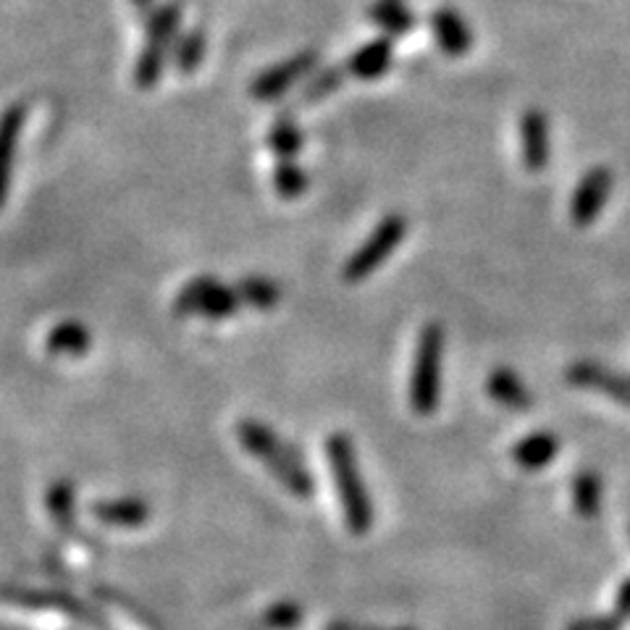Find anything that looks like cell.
<instances>
[{
    "instance_id": "1",
    "label": "cell",
    "mask_w": 630,
    "mask_h": 630,
    "mask_svg": "<svg viewBox=\"0 0 630 630\" xmlns=\"http://www.w3.org/2000/svg\"><path fill=\"white\" fill-rule=\"evenodd\" d=\"M237 439H240L244 453L257 457L287 492L302 496V500H308L316 492L313 476L305 468L300 449L289 447L276 431L263 426L261 421H250L248 417V421L237 426Z\"/></svg>"
},
{
    "instance_id": "2",
    "label": "cell",
    "mask_w": 630,
    "mask_h": 630,
    "mask_svg": "<svg viewBox=\"0 0 630 630\" xmlns=\"http://www.w3.org/2000/svg\"><path fill=\"white\" fill-rule=\"evenodd\" d=\"M327 460L331 476H334L336 492H340L344 523H347V528L357 536L368 534L370 526H374V507H370L366 481H363L360 466H357L353 439H350L347 434H342V431L329 434Z\"/></svg>"
},
{
    "instance_id": "3",
    "label": "cell",
    "mask_w": 630,
    "mask_h": 630,
    "mask_svg": "<svg viewBox=\"0 0 630 630\" xmlns=\"http://www.w3.org/2000/svg\"><path fill=\"white\" fill-rule=\"evenodd\" d=\"M444 327L426 323L417 331L413 368H410V408L415 415H431L442 400V374H444Z\"/></svg>"
},
{
    "instance_id": "4",
    "label": "cell",
    "mask_w": 630,
    "mask_h": 630,
    "mask_svg": "<svg viewBox=\"0 0 630 630\" xmlns=\"http://www.w3.org/2000/svg\"><path fill=\"white\" fill-rule=\"evenodd\" d=\"M408 237V218L400 214L383 216L376 224V229L370 231V237L353 252L347 263H344V282L347 284H360L368 276H374L383 263L389 261L391 252H394Z\"/></svg>"
},
{
    "instance_id": "5",
    "label": "cell",
    "mask_w": 630,
    "mask_h": 630,
    "mask_svg": "<svg viewBox=\"0 0 630 630\" xmlns=\"http://www.w3.org/2000/svg\"><path fill=\"white\" fill-rule=\"evenodd\" d=\"M240 295L237 289L227 287L214 276H197L190 284H184L182 291L176 295L174 310L179 316H203L214 318V321H224L240 310Z\"/></svg>"
},
{
    "instance_id": "6",
    "label": "cell",
    "mask_w": 630,
    "mask_h": 630,
    "mask_svg": "<svg viewBox=\"0 0 630 630\" xmlns=\"http://www.w3.org/2000/svg\"><path fill=\"white\" fill-rule=\"evenodd\" d=\"M615 187V174L607 165H594L586 174L581 176V182L575 184L573 201H570V221L579 229L592 227L596 218L602 216L605 205L612 195Z\"/></svg>"
},
{
    "instance_id": "7",
    "label": "cell",
    "mask_w": 630,
    "mask_h": 630,
    "mask_svg": "<svg viewBox=\"0 0 630 630\" xmlns=\"http://www.w3.org/2000/svg\"><path fill=\"white\" fill-rule=\"evenodd\" d=\"M517 139H520V161L530 174L547 171L552 161V129L549 116L539 108H530L517 122Z\"/></svg>"
},
{
    "instance_id": "8",
    "label": "cell",
    "mask_w": 630,
    "mask_h": 630,
    "mask_svg": "<svg viewBox=\"0 0 630 630\" xmlns=\"http://www.w3.org/2000/svg\"><path fill=\"white\" fill-rule=\"evenodd\" d=\"M316 64L318 56L313 50L297 53V56H291L289 61L265 69L263 75L250 84V95L255 98V101H274V98H282L284 92L295 88L300 79L308 77L310 71L316 69Z\"/></svg>"
},
{
    "instance_id": "9",
    "label": "cell",
    "mask_w": 630,
    "mask_h": 630,
    "mask_svg": "<svg viewBox=\"0 0 630 630\" xmlns=\"http://www.w3.org/2000/svg\"><path fill=\"white\" fill-rule=\"evenodd\" d=\"M568 381L579 389H592L630 410V378L615 374L594 360H579L568 368Z\"/></svg>"
},
{
    "instance_id": "10",
    "label": "cell",
    "mask_w": 630,
    "mask_h": 630,
    "mask_svg": "<svg viewBox=\"0 0 630 630\" xmlns=\"http://www.w3.org/2000/svg\"><path fill=\"white\" fill-rule=\"evenodd\" d=\"M24 105H11L3 116H0V208L5 205L11 187V174H13V156H16V142L22 135L24 126Z\"/></svg>"
},
{
    "instance_id": "11",
    "label": "cell",
    "mask_w": 630,
    "mask_h": 630,
    "mask_svg": "<svg viewBox=\"0 0 630 630\" xmlns=\"http://www.w3.org/2000/svg\"><path fill=\"white\" fill-rule=\"evenodd\" d=\"M431 32H434L439 48L453 58L466 56V53L473 48L470 26L466 24V19L453 9H439L434 16H431Z\"/></svg>"
},
{
    "instance_id": "12",
    "label": "cell",
    "mask_w": 630,
    "mask_h": 630,
    "mask_svg": "<svg viewBox=\"0 0 630 630\" xmlns=\"http://www.w3.org/2000/svg\"><path fill=\"white\" fill-rule=\"evenodd\" d=\"M557 453H560V439H557V434H552V431H534V434L523 436V439L515 444L513 460L520 470L536 473V470L552 466Z\"/></svg>"
},
{
    "instance_id": "13",
    "label": "cell",
    "mask_w": 630,
    "mask_h": 630,
    "mask_svg": "<svg viewBox=\"0 0 630 630\" xmlns=\"http://www.w3.org/2000/svg\"><path fill=\"white\" fill-rule=\"evenodd\" d=\"M92 515L111 528H142L145 523L152 517L150 504L135 496H126V500H105L92 504Z\"/></svg>"
},
{
    "instance_id": "14",
    "label": "cell",
    "mask_w": 630,
    "mask_h": 630,
    "mask_svg": "<svg viewBox=\"0 0 630 630\" xmlns=\"http://www.w3.org/2000/svg\"><path fill=\"white\" fill-rule=\"evenodd\" d=\"M486 391L496 404H502V408L507 410L534 408V394H530V389L520 381V376H517L513 368L492 370V376H489L486 381Z\"/></svg>"
},
{
    "instance_id": "15",
    "label": "cell",
    "mask_w": 630,
    "mask_h": 630,
    "mask_svg": "<svg viewBox=\"0 0 630 630\" xmlns=\"http://www.w3.org/2000/svg\"><path fill=\"white\" fill-rule=\"evenodd\" d=\"M391 56H394V50H391V39L376 37L350 56L347 71L357 79H378L389 71Z\"/></svg>"
},
{
    "instance_id": "16",
    "label": "cell",
    "mask_w": 630,
    "mask_h": 630,
    "mask_svg": "<svg viewBox=\"0 0 630 630\" xmlns=\"http://www.w3.org/2000/svg\"><path fill=\"white\" fill-rule=\"evenodd\" d=\"M45 347H48L50 355H69V357L88 355L92 347V334L88 327H82V323L64 321L50 331L48 340H45Z\"/></svg>"
},
{
    "instance_id": "17",
    "label": "cell",
    "mask_w": 630,
    "mask_h": 630,
    "mask_svg": "<svg viewBox=\"0 0 630 630\" xmlns=\"http://www.w3.org/2000/svg\"><path fill=\"white\" fill-rule=\"evenodd\" d=\"M171 45L163 43V39H145V48L137 58V69H135V82L139 90H152L158 84V79L163 75V64H165V53H169Z\"/></svg>"
},
{
    "instance_id": "18",
    "label": "cell",
    "mask_w": 630,
    "mask_h": 630,
    "mask_svg": "<svg viewBox=\"0 0 630 630\" xmlns=\"http://www.w3.org/2000/svg\"><path fill=\"white\" fill-rule=\"evenodd\" d=\"M573 504L581 517H596L602 509V479L594 470H581L573 479Z\"/></svg>"
},
{
    "instance_id": "19",
    "label": "cell",
    "mask_w": 630,
    "mask_h": 630,
    "mask_svg": "<svg viewBox=\"0 0 630 630\" xmlns=\"http://www.w3.org/2000/svg\"><path fill=\"white\" fill-rule=\"evenodd\" d=\"M370 19L387 35H408L413 30V13L408 11L402 0H376V5L370 9Z\"/></svg>"
},
{
    "instance_id": "20",
    "label": "cell",
    "mask_w": 630,
    "mask_h": 630,
    "mask_svg": "<svg viewBox=\"0 0 630 630\" xmlns=\"http://www.w3.org/2000/svg\"><path fill=\"white\" fill-rule=\"evenodd\" d=\"M234 289L244 305H252V308L257 310H271L282 302V289H278V284L263 276L242 278Z\"/></svg>"
},
{
    "instance_id": "21",
    "label": "cell",
    "mask_w": 630,
    "mask_h": 630,
    "mask_svg": "<svg viewBox=\"0 0 630 630\" xmlns=\"http://www.w3.org/2000/svg\"><path fill=\"white\" fill-rule=\"evenodd\" d=\"M274 190L282 201H297L308 192V174L297 165L295 158L278 161L274 169Z\"/></svg>"
},
{
    "instance_id": "22",
    "label": "cell",
    "mask_w": 630,
    "mask_h": 630,
    "mask_svg": "<svg viewBox=\"0 0 630 630\" xmlns=\"http://www.w3.org/2000/svg\"><path fill=\"white\" fill-rule=\"evenodd\" d=\"M305 145V137L300 131V126L295 122H289V118H282V122H276L271 126L268 131V148L278 161H287V158H297V152L302 150Z\"/></svg>"
},
{
    "instance_id": "23",
    "label": "cell",
    "mask_w": 630,
    "mask_h": 630,
    "mask_svg": "<svg viewBox=\"0 0 630 630\" xmlns=\"http://www.w3.org/2000/svg\"><path fill=\"white\" fill-rule=\"evenodd\" d=\"M48 513L61 530L75 526V486H71V481H56L48 489Z\"/></svg>"
},
{
    "instance_id": "24",
    "label": "cell",
    "mask_w": 630,
    "mask_h": 630,
    "mask_svg": "<svg viewBox=\"0 0 630 630\" xmlns=\"http://www.w3.org/2000/svg\"><path fill=\"white\" fill-rule=\"evenodd\" d=\"M203 56H205L203 30H192L176 43L174 61H176V69L182 71V75H195L197 66L203 64Z\"/></svg>"
},
{
    "instance_id": "25",
    "label": "cell",
    "mask_w": 630,
    "mask_h": 630,
    "mask_svg": "<svg viewBox=\"0 0 630 630\" xmlns=\"http://www.w3.org/2000/svg\"><path fill=\"white\" fill-rule=\"evenodd\" d=\"M179 22H182V5L165 3L161 9L148 13V37L163 39V43H174Z\"/></svg>"
},
{
    "instance_id": "26",
    "label": "cell",
    "mask_w": 630,
    "mask_h": 630,
    "mask_svg": "<svg viewBox=\"0 0 630 630\" xmlns=\"http://www.w3.org/2000/svg\"><path fill=\"white\" fill-rule=\"evenodd\" d=\"M340 82H342L340 69H323L321 75L308 84V90H305V101H321V98H327L329 92L340 88Z\"/></svg>"
},
{
    "instance_id": "27",
    "label": "cell",
    "mask_w": 630,
    "mask_h": 630,
    "mask_svg": "<svg viewBox=\"0 0 630 630\" xmlns=\"http://www.w3.org/2000/svg\"><path fill=\"white\" fill-rule=\"evenodd\" d=\"M268 626H276V628H289V626H295L297 620H300V609H297L295 605H278L274 607L268 612Z\"/></svg>"
},
{
    "instance_id": "28",
    "label": "cell",
    "mask_w": 630,
    "mask_h": 630,
    "mask_svg": "<svg viewBox=\"0 0 630 630\" xmlns=\"http://www.w3.org/2000/svg\"><path fill=\"white\" fill-rule=\"evenodd\" d=\"M137 5V11L142 13H152V0H131Z\"/></svg>"
}]
</instances>
